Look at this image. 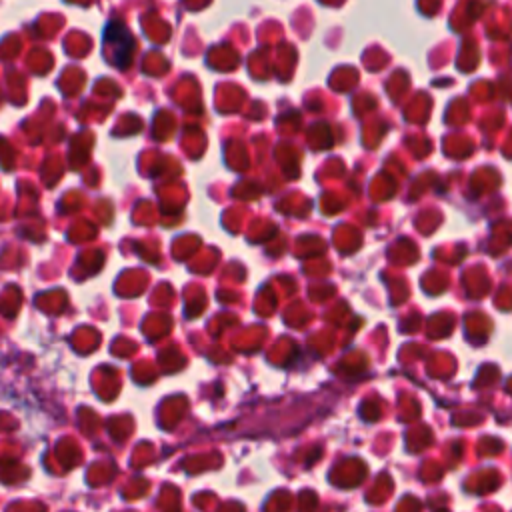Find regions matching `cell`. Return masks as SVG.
<instances>
[{
	"mask_svg": "<svg viewBox=\"0 0 512 512\" xmlns=\"http://www.w3.org/2000/svg\"><path fill=\"white\" fill-rule=\"evenodd\" d=\"M104 46L108 50L110 62L118 68H124L130 64V54L134 48L132 34L128 28H124L120 22H110L104 30Z\"/></svg>",
	"mask_w": 512,
	"mask_h": 512,
	"instance_id": "obj_1",
	"label": "cell"
}]
</instances>
